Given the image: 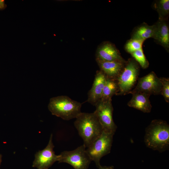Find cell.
<instances>
[{"label":"cell","mask_w":169,"mask_h":169,"mask_svg":"<svg viewBox=\"0 0 169 169\" xmlns=\"http://www.w3.org/2000/svg\"><path fill=\"white\" fill-rule=\"evenodd\" d=\"M144 141L146 146L163 152L169 147V125L165 121L152 120L146 128Z\"/></svg>","instance_id":"6da1fadb"},{"label":"cell","mask_w":169,"mask_h":169,"mask_svg":"<svg viewBox=\"0 0 169 169\" xmlns=\"http://www.w3.org/2000/svg\"><path fill=\"white\" fill-rule=\"evenodd\" d=\"M74 126L88 148L103 132L102 127L94 113L81 112L76 117Z\"/></svg>","instance_id":"7a4b0ae2"},{"label":"cell","mask_w":169,"mask_h":169,"mask_svg":"<svg viewBox=\"0 0 169 169\" xmlns=\"http://www.w3.org/2000/svg\"><path fill=\"white\" fill-rule=\"evenodd\" d=\"M81 106L79 102L67 96L61 95L51 98L48 108L52 115L68 120L76 118L81 112Z\"/></svg>","instance_id":"3957f363"},{"label":"cell","mask_w":169,"mask_h":169,"mask_svg":"<svg viewBox=\"0 0 169 169\" xmlns=\"http://www.w3.org/2000/svg\"><path fill=\"white\" fill-rule=\"evenodd\" d=\"M140 68L138 64L133 59L126 61L116 81L118 91L116 95H125L132 90L138 79Z\"/></svg>","instance_id":"277c9868"},{"label":"cell","mask_w":169,"mask_h":169,"mask_svg":"<svg viewBox=\"0 0 169 169\" xmlns=\"http://www.w3.org/2000/svg\"><path fill=\"white\" fill-rule=\"evenodd\" d=\"M114 135L103 131L86 149L91 161L95 162L98 168L100 165V161L102 157L110 152Z\"/></svg>","instance_id":"5b68a950"},{"label":"cell","mask_w":169,"mask_h":169,"mask_svg":"<svg viewBox=\"0 0 169 169\" xmlns=\"http://www.w3.org/2000/svg\"><path fill=\"white\" fill-rule=\"evenodd\" d=\"M95 106L96 110L94 113L100 124L103 131L115 134L117 126L113 118V108L112 99L100 100Z\"/></svg>","instance_id":"8992f818"},{"label":"cell","mask_w":169,"mask_h":169,"mask_svg":"<svg viewBox=\"0 0 169 169\" xmlns=\"http://www.w3.org/2000/svg\"><path fill=\"white\" fill-rule=\"evenodd\" d=\"M59 163H66L74 169H88L91 160L83 145L71 151H65L60 154Z\"/></svg>","instance_id":"52a82bcc"},{"label":"cell","mask_w":169,"mask_h":169,"mask_svg":"<svg viewBox=\"0 0 169 169\" xmlns=\"http://www.w3.org/2000/svg\"><path fill=\"white\" fill-rule=\"evenodd\" d=\"M162 84L160 78L152 71L138 79L135 88L128 93L131 94L137 92L150 95L161 94Z\"/></svg>","instance_id":"ba28073f"},{"label":"cell","mask_w":169,"mask_h":169,"mask_svg":"<svg viewBox=\"0 0 169 169\" xmlns=\"http://www.w3.org/2000/svg\"><path fill=\"white\" fill-rule=\"evenodd\" d=\"M52 138L53 135L51 134L46 147L36 153L33 167H36L38 169H48L55 162L59 161L60 155H57L55 154Z\"/></svg>","instance_id":"9c48e42d"},{"label":"cell","mask_w":169,"mask_h":169,"mask_svg":"<svg viewBox=\"0 0 169 169\" xmlns=\"http://www.w3.org/2000/svg\"><path fill=\"white\" fill-rule=\"evenodd\" d=\"M95 57L96 60L104 61L124 60L115 45L108 42L103 43L98 47Z\"/></svg>","instance_id":"30bf717a"},{"label":"cell","mask_w":169,"mask_h":169,"mask_svg":"<svg viewBox=\"0 0 169 169\" xmlns=\"http://www.w3.org/2000/svg\"><path fill=\"white\" fill-rule=\"evenodd\" d=\"M106 79L102 72L96 71L93 85L88 93L87 101L91 105L95 106L101 99Z\"/></svg>","instance_id":"8fae6325"},{"label":"cell","mask_w":169,"mask_h":169,"mask_svg":"<svg viewBox=\"0 0 169 169\" xmlns=\"http://www.w3.org/2000/svg\"><path fill=\"white\" fill-rule=\"evenodd\" d=\"M100 70L105 75L106 78L116 80L126 62L125 60L111 61L96 60Z\"/></svg>","instance_id":"7c38bea8"},{"label":"cell","mask_w":169,"mask_h":169,"mask_svg":"<svg viewBox=\"0 0 169 169\" xmlns=\"http://www.w3.org/2000/svg\"><path fill=\"white\" fill-rule=\"evenodd\" d=\"M131 99L127 103L130 107L144 113H149L152 108L149 98L150 95L144 93L137 92L132 94Z\"/></svg>","instance_id":"4fadbf2b"},{"label":"cell","mask_w":169,"mask_h":169,"mask_svg":"<svg viewBox=\"0 0 169 169\" xmlns=\"http://www.w3.org/2000/svg\"><path fill=\"white\" fill-rule=\"evenodd\" d=\"M153 38L163 47L168 49L169 47V30L165 21L160 20L155 24Z\"/></svg>","instance_id":"5bb4252c"},{"label":"cell","mask_w":169,"mask_h":169,"mask_svg":"<svg viewBox=\"0 0 169 169\" xmlns=\"http://www.w3.org/2000/svg\"><path fill=\"white\" fill-rule=\"evenodd\" d=\"M155 29V25L149 26L144 24L135 30L133 33L131 38L144 42L148 38H153Z\"/></svg>","instance_id":"9a60e30c"},{"label":"cell","mask_w":169,"mask_h":169,"mask_svg":"<svg viewBox=\"0 0 169 169\" xmlns=\"http://www.w3.org/2000/svg\"><path fill=\"white\" fill-rule=\"evenodd\" d=\"M118 91V85L115 80L106 78L100 100L112 99V97L116 95Z\"/></svg>","instance_id":"2e32d148"},{"label":"cell","mask_w":169,"mask_h":169,"mask_svg":"<svg viewBox=\"0 0 169 169\" xmlns=\"http://www.w3.org/2000/svg\"><path fill=\"white\" fill-rule=\"evenodd\" d=\"M154 7L159 14V20L165 21L169 14V0L158 1L155 4Z\"/></svg>","instance_id":"e0dca14e"},{"label":"cell","mask_w":169,"mask_h":169,"mask_svg":"<svg viewBox=\"0 0 169 169\" xmlns=\"http://www.w3.org/2000/svg\"><path fill=\"white\" fill-rule=\"evenodd\" d=\"M134 59L144 69L148 67L149 63L146 59L142 49L136 50L131 54Z\"/></svg>","instance_id":"ac0fdd59"},{"label":"cell","mask_w":169,"mask_h":169,"mask_svg":"<svg viewBox=\"0 0 169 169\" xmlns=\"http://www.w3.org/2000/svg\"><path fill=\"white\" fill-rule=\"evenodd\" d=\"M143 41L131 38L126 44L125 48L128 53L131 54L135 51L142 49Z\"/></svg>","instance_id":"d6986e66"},{"label":"cell","mask_w":169,"mask_h":169,"mask_svg":"<svg viewBox=\"0 0 169 169\" xmlns=\"http://www.w3.org/2000/svg\"><path fill=\"white\" fill-rule=\"evenodd\" d=\"M162 86L161 95L163 96L166 101L169 102V79L168 78L160 77Z\"/></svg>","instance_id":"ffe728a7"},{"label":"cell","mask_w":169,"mask_h":169,"mask_svg":"<svg viewBox=\"0 0 169 169\" xmlns=\"http://www.w3.org/2000/svg\"><path fill=\"white\" fill-rule=\"evenodd\" d=\"M6 7V5L3 0H0V10H2Z\"/></svg>","instance_id":"44dd1931"},{"label":"cell","mask_w":169,"mask_h":169,"mask_svg":"<svg viewBox=\"0 0 169 169\" xmlns=\"http://www.w3.org/2000/svg\"><path fill=\"white\" fill-rule=\"evenodd\" d=\"M98 168L99 169H114L113 166H102L100 165Z\"/></svg>","instance_id":"7402d4cb"},{"label":"cell","mask_w":169,"mask_h":169,"mask_svg":"<svg viewBox=\"0 0 169 169\" xmlns=\"http://www.w3.org/2000/svg\"><path fill=\"white\" fill-rule=\"evenodd\" d=\"M2 155L0 154V166L2 161Z\"/></svg>","instance_id":"603a6c76"}]
</instances>
